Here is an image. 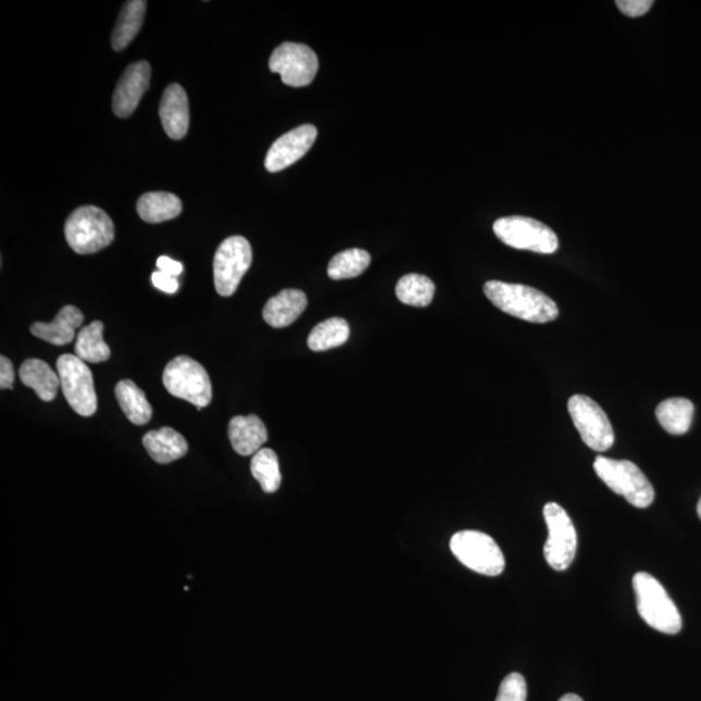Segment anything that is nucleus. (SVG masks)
I'll return each mask as SVG.
<instances>
[{"mask_svg":"<svg viewBox=\"0 0 701 701\" xmlns=\"http://www.w3.org/2000/svg\"><path fill=\"white\" fill-rule=\"evenodd\" d=\"M484 291L497 309L524 322L546 324L559 316L558 304L534 287L489 280Z\"/></svg>","mask_w":701,"mask_h":701,"instance_id":"obj_1","label":"nucleus"},{"mask_svg":"<svg viewBox=\"0 0 701 701\" xmlns=\"http://www.w3.org/2000/svg\"><path fill=\"white\" fill-rule=\"evenodd\" d=\"M637 608L647 625L660 633L678 634L683 629V617L664 586L649 573H637L633 578Z\"/></svg>","mask_w":701,"mask_h":701,"instance_id":"obj_2","label":"nucleus"},{"mask_svg":"<svg viewBox=\"0 0 701 701\" xmlns=\"http://www.w3.org/2000/svg\"><path fill=\"white\" fill-rule=\"evenodd\" d=\"M65 239L79 255H89L110 246L115 226L103 210L96 205L79 206L65 223Z\"/></svg>","mask_w":701,"mask_h":701,"instance_id":"obj_3","label":"nucleus"},{"mask_svg":"<svg viewBox=\"0 0 701 701\" xmlns=\"http://www.w3.org/2000/svg\"><path fill=\"white\" fill-rule=\"evenodd\" d=\"M593 470L613 492L624 497L637 509H647L653 503V486L636 464L627 460L598 456Z\"/></svg>","mask_w":701,"mask_h":701,"instance_id":"obj_4","label":"nucleus"},{"mask_svg":"<svg viewBox=\"0 0 701 701\" xmlns=\"http://www.w3.org/2000/svg\"><path fill=\"white\" fill-rule=\"evenodd\" d=\"M163 384L172 397L197 405L198 411L211 403L212 384L209 373L189 356H178L166 365Z\"/></svg>","mask_w":701,"mask_h":701,"instance_id":"obj_5","label":"nucleus"},{"mask_svg":"<svg viewBox=\"0 0 701 701\" xmlns=\"http://www.w3.org/2000/svg\"><path fill=\"white\" fill-rule=\"evenodd\" d=\"M451 551L460 563L484 576L497 577L502 574L505 560L496 540L485 533L459 531L451 539Z\"/></svg>","mask_w":701,"mask_h":701,"instance_id":"obj_6","label":"nucleus"},{"mask_svg":"<svg viewBox=\"0 0 701 701\" xmlns=\"http://www.w3.org/2000/svg\"><path fill=\"white\" fill-rule=\"evenodd\" d=\"M493 233L512 249L537 253H553L559 249V239L549 226L530 217L510 216L497 220Z\"/></svg>","mask_w":701,"mask_h":701,"instance_id":"obj_7","label":"nucleus"},{"mask_svg":"<svg viewBox=\"0 0 701 701\" xmlns=\"http://www.w3.org/2000/svg\"><path fill=\"white\" fill-rule=\"evenodd\" d=\"M57 368L60 386L72 410L79 416H92L98 409V398L88 364L66 353L58 359Z\"/></svg>","mask_w":701,"mask_h":701,"instance_id":"obj_8","label":"nucleus"},{"mask_svg":"<svg viewBox=\"0 0 701 701\" xmlns=\"http://www.w3.org/2000/svg\"><path fill=\"white\" fill-rule=\"evenodd\" d=\"M251 263L252 249L245 237H229L218 246L213 260V277L220 296L231 297L237 291Z\"/></svg>","mask_w":701,"mask_h":701,"instance_id":"obj_9","label":"nucleus"},{"mask_svg":"<svg viewBox=\"0 0 701 701\" xmlns=\"http://www.w3.org/2000/svg\"><path fill=\"white\" fill-rule=\"evenodd\" d=\"M543 516L549 526V539L543 550L546 561L555 571H566L577 553L576 527L563 506L556 503L546 504Z\"/></svg>","mask_w":701,"mask_h":701,"instance_id":"obj_10","label":"nucleus"},{"mask_svg":"<svg viewBox=\"0 0 701 701\" xmlns=\"http://www.w3.org/2000/svg\"><path fill=\"white\" fill-rule=\"evenodd\" d=\"M567 411L577 427L580 438L591 450L604 452L614 443V431L610 418L597 402L586 396H573Z\"/></svg>","mask_w":701,"mask_h":701,"instance_id":"obj_11","label":"nucleus"},{"mask_svg":"<svg viewBox=\"0 0 701 701\" xmlns=\"http://www.w3.org/2000/svg\"><path fill=\"white\" fill-rule=\"evenodd\" d=\"M270 70L278 73L285 85L291 88H304L317 75L318 58L309 46L286 42L273 51Z\"/></svg>","mask_w":701,"mask_h":701,"instance_id":"obj_12","label":"nucleus"},{"mask_svg":"<svg viewBox=\"0 0 701 701\" xmlns=\"http://www.w3.org/2000/svg\"><path fill=\"white\" fill-rule=\"evenodd\" d=\"M316 138L317 129L310 124L286 133L272 145L268 153H266V171L276 173L296 164L311 150Z\"/></svg>","mask_w":701,"mask_h":701,"instance_id":"obj_13","label":"nucleus"},{"mask_svg":"<svg viewBox=\"0 0 701 701\" xmlns=\"http://www.w3.org/2000/svg\"><path fill=\"white\" fill-rule=\"evenodd\" d=\"M150 82L151 65L146 60L133 63L125 70L112 100V109L117 117H129L137 110L140 99L149 90Z\"/></svg>","mask_w":701,"mask_h":701,"instance_id":"obj_14","label":"nucleus"},{"mask_svg":"<svg viewBox=\"0 0 701 701\" xmlns=\"http://www.w3.org/2000/svg\"><path fill=\"white\" fill-rule=\"evenodd\" d=\"M159 115L170 138L179 140L187 135L190 109L189 99L181 85L172 84L165 89L160 102Z\"/></svg>","mask_w":701,"mask_h":701,"instance_id":"obj_15","label":"nucleus"},{"mask_svg":"<svg viewBox=\"0 0 701 701\" xmlns=\"http://www.w3.org/2000/svg\"><path fill=\"white\" fill-rule=\"evenodd\" d=\"M309 304L305 293L302 290L287 289L277 293L268 300L263 310L265 323L283 329L297 322Z\"/></svg>","mask_w":701,"mask_h":701,"instance_id":"obj_16","label":"nucleus"},{"mask_svg":"<svg viewBox=\"0 0 701 701\" xmlns=\"http://www.w3.org/2000/svg\"><path fill=\"white\" fill-rule=\"evenodd\" d=\"M84 323L83 312L75 305H65L52 323H36L30 327L33 336L47 343L65 346L76 337V330Z\"/></svg>","mask_w":701,"mask_h":701,"instance_id":"obj_17","label":"nucleus"},{"mask_svg":"<svg viewBox=\"0 0 701 701\" xmlns=\"http://www.w3.org/2000/svg\"><path fill=\"white\" fill-rule=\"evenodd\" d=\"M229 439L238 455L251 456L262 450V446L268 440V431L263 421L255 415L236 416L229 424Z\"/></svg>","mask_w":701,"mask_h":701,"instance_id":"obj_18","label":"nucleus"},{"mask_svg":"<svg viewBox=\"0 0 701 701\" xmlns=\"http://www.w3.org/2000/svg\"><path fill=\"white\" fill-rule=\"evenodd\" d=\"M143 446L151 459L159 464L176 462L189 450L186 439L172 427H162L147 433L143 437Z\"/></svg>","mask_w":701,"mask_h":701,"instance_id":"obj_19","label":"nucleus"},{"mask_svg":"<svg viewBox=\"0 0 701 701\" xmlns=\"http://www.w3.org/2000/svg\"><path fill=\"white\" fill-rule=\"evenodd\" d=\"M20 379L26 387L35 390L43 402H52L58 396L60 386L59 374L50 368L43 360L29 359L18 371Z\"/></svg>","mask_w":701,"mask_h":701,"instance_id":"obj_20","label":"nucleus"},{"mask_svg":"<svg viewBox=\"0 0 701 701\" xmlns=\"http://www.w3.org/2000/svg\"><path fill=\"white\" fill-rule=\"evenodd\" d=\"M137 212L146 223H164L179 216V213L183 212V202L175 193L146 192L138 199Z\"/></svg>","mask_w":701,"mask_h":701,"instance_id":"obj_21","label":"nucleus"},{"mask_svg":"<svg viewBox=\"0 0 701 701\" xmlns=\"http://www.w3.org/2000/svg\"><path fill=\"white\" fill-rule=\"evenodd\" d=\"M147 2L145 0H130L120 12L115 29L112 33V47L115 51H123L130 45L142 28Z\"/></svg>","mask_w":701,"mask_h":701,"instance_id":"obj_22","label":"nucleus"},{"mask_svg":"<svg viewBox=\"0 0 701 701\" xmlns=\"http://www.w3.org/2000/svg\"><path fill=\"white\" fill-rule=\"evenodd\" d=\"M693 411L696 409L689 399L671 398L658 405L656 418L672 436H683L690 429Z\"/></svg>","mask_w":701,"mask_h":701,"instance_id":"obj_23","label":"nucleus"},{"mask_svg":"<svg viewBox=\"0 0 701 701\" xmlns=\"http://www.w3.org/2000/svg\"><path fill=\"white\" fill-rule=\"evenodd\" d=\"M118 405L135 425H146L152 417V406L146 393L130 379L120 380L115 389Z\"/></svg>","mask_w":701,"mask_h":701,"instance_id":"obj_24","label":"nucleus"},{"mask_svg":"<svg viewBox=\"0 0 701 701\" xmlns=\"http://www.w3.org/2000/svg\"><path fill=\"white\" fill-rule=\"evenodd\" d=\"M103 323L93 322L78 333L76 356L85 363H103L111 356L110 347L103 339Z\"/></svg>","mask_w":701,"mask_h":701,"instance_id":"obj_25","label":"nucleus"},{"mask_svg":"<svg viewBox=\"0 0 701 701\" xmlns=\"http://www.w3.org/2000/svg\"><path fill=\"white\" fill-rule=\"evenodd\" d=\"M350 326L340 317L327 318L315 326L309 337V347L312 351L323 352L342 346L350 338Z\"/></svg>","mask_w":701,"mask_h":701,"instance_id":"obj_26","label":"nucleus"},{"mask_svg":"<svg viewBox=\"0 0 701 701\" xmlns=\"http://www.w3.org/2000/svg\"><path fill=\"white\" fill-rule=\"evenodd\" d=\"M396 292L400 302L423 309L431 303L436 285L429 277L406 275L398 280Z\"/></svg>","mask_w":701,"mask_h":701,"instance_id":"obj_27","label":"nucleus"},{"mask_svg":"<svg viewBox=\"0 0 701 701\" xmlns=\"http://www.w3.org/2000/svg\"><path fill=\"white\" fill-rule=\"evenodd\" d=\"M371 260L370 253L364 250H346L331 259L327 265V275L334 280L359 277L368 270Z\"/></svg>","mask_w":701,"mask_h":701,"instance_id":"obj_28","label":"nucleus"},{"mask_svg":"<svg viewBox=\"0 0 701 701\" xmlns=\"http://www.w3.org/2000/svg\"><path fill=\"white\" fill-rule=\"evenodd\" d=\"M251 473L266 493L276 492L279 489L280 477L279 463L276 452L271 449H262L255 453L251 462Z\"/></svg>","mask_w":701,"mask_h":701,"instance_id":"obj_29","label":"nucleus"},{"mask_svg":"<svg viewBox=\"0 0 701 701\" xmlns=\"http://www.w3.org/2000/svg\"><path fill=\"white\" fill-rule=\"evenodd\" d=\"M526 680L518 673H511L503 679L496 701H526Z\"/></svg>","mask_w":701,"mask_h":701,"instance_id":"obj_30","label":"nucleus"},{"mask_svg":"<svg viewBox=\"0 0 701 701\" xmlns=\"http://www.w3.org/2000/svg\"><path fill=\"white\" fill-rule=\"evenodd\" d=\"M616 4L627 17H639L651 10L653 2L652 0H617Z\"/></svg>","mask_w":701,"mask_h":701,"instance_id":"obj_31","label":"nucleus"},{"mask_svg":"<svg viewBox=\"0 0 701 701\" xmlns=\"http://www.w3.org/2000/svg\"><path fill=\"white\" fill-rule=\"evenodd\" d=\"M152 284L157 289L162 290L166 293H175L178 290L179 284L176 277H171L165 275L163 272L152 273Z\"/></svg>","mask_w":701,"mask_h":701,"instance_id":"obj_32","label":"nucleus"},{"mask_svg":"<svg viewBox=\"0 0 701 701\" xmlns=\"http://www.w3.org/2000/svg\"><path fill=\"white\" fill-rule=\"evenodd\" d=\"M13 380H15V370L11 360L5 356L0 358V389H12Z\"/></svg>","mask_w":701,"mask_h":701,"instance_id":"obj_33","label":"nucleus"},{"mask_svg":"<svg viewBox=\"0 0 701 701\" xmlns=\"http://www.w3.org/2000/svg\"><path fill=\"white\" fill-rule=\"evenodd\" d=\"M158 268L160 272L165 273L171 277H177L184 272V265L172 260L171 258L160 256L157 262Z\"/></svg>","mask_w":701,"mask_h":701,"instance_id":"obj_34","label":"nucleus"},{"mask_svg":"<svg viewBox=\"0 0 701 701\" xmlns=\"http://www.w3.org/2000/svg\"><path fill=\"white\" fill-rule=\"evenodd\" d=\"M559 701H585V700L576 696V693H566V696L561 698Z\"/></svg>","mask_w":701,"mask_h":701,"instance_id":"obj_35","label":"nucleus"},{"mask_svg":"<svg viewBox=\"0 0 701 701\" xmlns=\"http://www.w3.org/2000/svg\"><path fill=\"white\" fill-rule=\"evenodd\" d=\"M698 514H699V517L701 518V498L698 503Z\"/></svg>","mask_w":701,"mask_h":701,"instance_id":"obj_36","label":"nucleus"}]
</instances>
